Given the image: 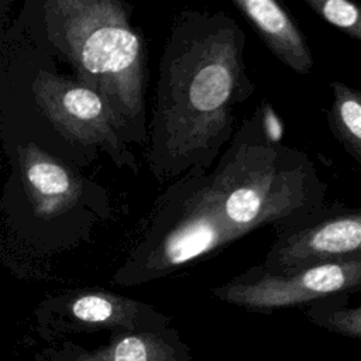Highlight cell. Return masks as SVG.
<instances>
[{"label": "cell", "instance_id": "obj_1", "mask_svg": "<svg viewBox=\"0 0 361 361\" xmlns=\"http://www.w3.org/2000/svg\"><path fill=\"white\" fill-rule=\"evenodd\" d=\"M244 35L221 14L176 21L166 45L151 133V168L161 178L206 166L233 128L234 107L251 93Z\"/></svg>", "mask_w": 361, "mask_h": 361}, {"label": "cell", "instance_id": "obj_2", "mask_svg": "<svg viewBox=\"0 0 361 361\" xmlns=\"http://www.w3.org/2000/svg\"><path fill=\"white\" fill-rule=\"evenodd\" d=\"M49 41L72 63L78 80L97 92L126 130L144 142L145 47L117 0H51L44 4Z\"/></svg>", "mask_w": 361, "mask_h": 361}, {"label": "cell", "instance_id": "obj_3", "mask_svg": "<svg viewBox=\"0 0 361 361\" xmlns=\"http://www.w3.org/2000/svg\"><path fill=\"white\" fill-rule=\"evenodd\" d=\"M209 183L238 237L264 226L282 231L299 227L326 207V185L309 157L269 142L261 121L259 131L252 121L243 126Z\"/></svg>", "mask_w": 361, "mask_h": 361}, {"label": "cell", "instance_id": "obj_4", "mask_svg": "<svg viewBox=\"0 0 361 361\" xmlns=\"http://www.w3.org/2000/svg\"><path fill=\"white\" fill-rule=\"evenodd\" d=\"M240 238L226 223L207 178H186L161 200L147 233L113 276L123 286L162 278Z\"/></svg>", "mask_w": 361, "mask_h": 361}, {"label": "cell", "instance_id": "obj_5", "mask_svg": "<svg viewBox=\"0 0 361 361\" xmlns=\"http://www.w3.org/2000/svg\"><path fill=\"white\" fill-rule=\"evenodd\" d=\"M361 290V252L290 274L254 267L213 289V295L251 312L271 313L319 299Z\"/></svg>", "mask_w": 361, "mask_h": 361}, {"label": "cell", "instance_id": "obj_6", "mask_svg": "<svg viewBox=\"0 0 361 361\" xmlns=\"http://www.w3.org/2000/svg\"><path fill=\"white\" fill-rule=\"evenodd\" d=\"M35 104L63 138L106 151L118 166L137 168L121 135L126 130L107 102L78 79L39 71L32 80Z\"/></svg>", "mask_w": 361, "mask_h": 361}, {"label": "cell", "instance_id": "obj_7", "mask_svg": "<svg viewBox=\"0 0 361 361\" xmlns=\"http://www.w3.org/2000/svg\"><path fill=\"white\" fill-rule=\"evenodd\" d=\"M38 320L55 334L161 331L171 323V317L149 305L107 290H78L49 299L38 309Z\"/></svg>", "mask_w": 361, "mask_h": 361}, {"label": "cell", "instance_id": "obj_8", "mask_svg": "<svg viewBox=\"0 0 361 361\" xmlns=\"http://www.w3.org/2000/svg\"><path fill=\"white\" fill-rule=\"evenodd\" d=\"M361 252V207L326 206L307 223L282 231L261 268L290 274Z\"/></svg>", "mask_w": 361, "mask_h": 361}, {"label": "cell", "instance_id": "obj_9", "mask_svg": "<svg viewBox=\"0 0 361 361\" xmlns=\"http://www.w3.org/2000/svg\"><path fill=\"white\" fill-rule=\"evenodd\" d=\"M17 157L23 185L37 217L49 220L76 204L82 179L59 158L34 142L18 145Z\"/></svg>", "mask_w": 361, "mask_h": 361}, {"label": "cell", "instance_id": "obj_10", "mask_svg": "<svg viewBox=\"0 0 361 361\" xmlns=\"http://www.w3.org/2000/svg\"><path fill=\"white\" fill-rule=\"evenodd\" d=\"M49 361H192L190 348L173 329L161 331H126L110 336L109 343L85 350L65 343L44 353Z\"/></svg>", "mask_w": 361, "mask_h": 361}, {"label": "cell", "instance_id": "obj_11", "mask_svg": "<svg viewBox=\"0 0 361 361\" xmlns=\"http://www.w3.org/2000/svg\"><path fill=\"white\" fill-rule=\"evenodd\" d=\"M257 30L272 54L299 75L313 68V56L303 32L290 14L275 0H233Z\"/></svg>", "mask_w": 361, "mask_h": 361}, {"label": "cell", "instance_id": "obj_12", "mask_svg": "<svg viewBox=\"0 0 361 361\" xmlns=\"http://www.w3.org/2000/svg\"><path fill=\"white\" fill-rule=\"evenodd\" d=\"M330 90L333 102L327 111L329 128L344 151L361 165V90L340 80L330 82Z\"/></svg>", "mask_w": 361, "mask_h": 361}, {"label": "cell", "instance_id": "obj_13", "mask_svg": "<svg viewBox=\"0 0 361 361\" xmlns=\"http://www.w3.org/2000/svg\"><path fill=\"white\" fill-rule=\"evenodd\" d=\"M348 298L350 295L340 293L319 299L305 307V314L327 331L361 340V305L350 306Z\"/></svg>", "mask_w": 361, "mask_h": 361}, {"label": "cell", "instance_id": "obj_14", "mask_svg": "<svg viewBox=\"0 0 361 361\" xmlns=\"http://www.w3.org/2000/svg\"><path fill=\"white\" fill-rule=\"evenodd\" d=\"M330 25L361 42V4L351 0H305Z\"/></svg>", "mask_w": 361, "mask_h": 361}, {"label": "cell", "instance_id": "obj_15", "mask_svg": "<svg viewBox=\"0 0 361 361\" xmlns=\"http://www.w3.org/2000/svg\"><path fill=\"white\" fill-rule=\"evenodd\" d=\"M259 121H261V127H262L265 138L269 142L279 144V141L283 137V126L269 104H264V107L261 110Z\"/></svg>", "mask_w": 361, "mask_h": 361}]
</instances>
